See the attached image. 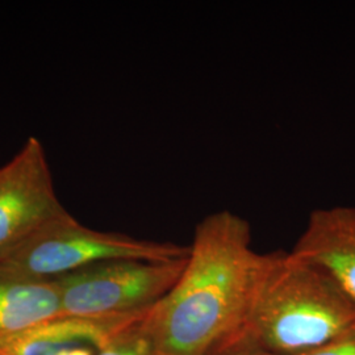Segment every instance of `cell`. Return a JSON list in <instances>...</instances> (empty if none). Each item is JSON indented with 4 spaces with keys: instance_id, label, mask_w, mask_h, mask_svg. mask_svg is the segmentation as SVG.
<instances>
[{
    "instance_id": "obj_1",
    "label": "cell",
    "mask_w": 355,
    "mask_h": 355,
    "mask_svg": "<svg viewBox=\"0 0 355 355\" xmlns=\"http://www.w3.org/2000/svg\"><path fill=\"white\" fill-rule=\"evenodd\" d=\"M250 223L221 209L203 217L171 290L148 311L142 328L159 355H203L240 329L266 268Z\"/></svg>"
},
{
    "instance_id": "obj_2",
    "label": "cell",
    "mask_w": 355,
    "mask_h": 355,
    "mask_svg": "<svg viewBox=\"0 0 355 355\" xmlns=\"http://www.w3.org/2000/svg\"><path fill=\"white\" fill-rule=\"evenodd\" d=\"M355 325V304L318 267L277 250L254 295L243 328L272 355L315 350Z\"/></svg>"
},
{
    "instance_id": "obj_3",
    "label": "cell",
    "mask_w": 355,
    "mask_h": 355,
    "mask_svg": "<svg viewBox=\"0 0 355 355\" xmlns=\"http://www.w3.org/2000/svg\"><path fill=\"white\" fill-rule=\"evenodd\" d=\"M187 255L189 245L95 230L69 214L3 254L0 268L32 278L54 279L105 261H175Z\"/></svg>"
},
{
    "instance_id": "obj_4",
    "label": "cell",
    "mask_w": 355,
    "mask_h": 355,
    "mask_svg": "<svg viewBox=\"0 0 355 355\" xmlns=\"http://www.w3.org/2000/svg\"><path fill=\"white\" fill-rule=\"evenodd\" d=\"M187 257L175 261L116 259L54 278L62 315L121 318L148 312L175 284Z\"/></svg>"
},
{
    "instance_id": "obj_5",
    "label": "cell",
    "mask_w": 355,
    "mask_h": 355,
    "mask_svg": "<svg viewBox=\"0 0 355 355\" xmlns=\"http://www.w3.org/2000/svg\"><path fill=\"white\" fill-rule=\"evenodd\" d=\"M67 215L54 189L44 145L29 137L0 167V257Z\"/></svg>"
},
{
    "instance_id": "obj_6",
    "label": "cell",
    "mask_w": 355,
    "mask_h": 355,
    "mask_svg": "<svg viewBox=\"0 0 355 355\" xmlns=\"http://www.w3.org/2000/svg\"><path fill=\"white\" fill-rule=\"evenodd\" d=\"M290 252L324 271L355 304V205L312 211Z\"/></svg>"
},
{
    "instance_id": "obj_7",
    "label": "cell",
    "mask_w": 355,
    "mask_h": 355,
    "mask_svg": "<svg viewBox=\"0 0 355 355\" xmlns=\"http://www.w3.org/2000/svg\"><path fill=\"white\" fill-rule=\"evenodd\" d=\"M62 315L58 286L0 268V338Z\"/></svg>"
},
{
    "instance_id": "obj_8",
    "label": "cell",
    "mask_w": 355,
    "mask_h": 355,
    "mask_svg": "<svg viewBox=\"0 0 355 355\" xmlns=\"http://www.w3.org/2000/svg\"><path fill=\"white\" fill-rule=\"evenodd\" d=\"M142 318L117 333L98 355H157L150 338L142 328Z\"/></svg>"
},
{
    "instance_id": "obj_9",
    "label": "cell",
    "mask_w": 355,
    "mask_h": 355,
    "mask_svg": "<svg viewBox=\"0 0 355 355\" xmlns=\"http://www.w3.org/2000/svg\"><path fill=\"white\" fill-rule=\"evenodd\" d=\"M203 355H272L261 346L250 331L241 327L211 346Z\"/></svg>"
},
{
    "instance_id": "obj_10",
    "label": "cell",
    "mask_w": 355,
    "mask_h": 355,
    "mask_svg": "<svg viewBox=\"0 0 355 355\" xmlns=\"http://www.w3.org/2000/svg\"><path fill=\"white\" fill-rule=\"evenodd\" d=\"M297 355H355V325L327 345Z\"/></svg>"
},
{
    "instance_id": "obj_11",
    "label": "cell",
    "mask_w": 355,
    "mask_h": 355,
    "mask_svg": "<svg viewBox=\"0 0 355 355\" xmlns=\"http://www.w3.org/2000/svg\"><path fill=\"white\" fill-rule=\"evenodd\" d=\"M157 355H159V354H157Z\"/></svg>"
}]
</instances>
